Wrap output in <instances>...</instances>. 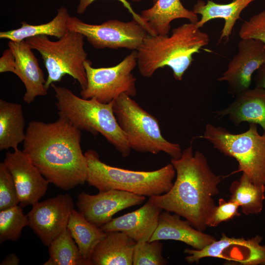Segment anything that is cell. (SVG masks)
Returning <instances> with one entry per match:
<instances>
[{"instance_id": "obj_23", "label": "cell", "mask_w": 265, "mask_h": 265, "mask_svg": "<svg viewBox=\"0 0 265 265\" xmlns=\"http://www.w3.org/2000/svg\"><path fill=\"white\" fill-rule=\"evenodd\" d=\"M22 106L0 100V150L18 149L26 137Z\"/></svg>"}, {"instance_id": "obj_37", "label": "cell", "mask_w": 265, "mask_h": 265, "mask_svg": "<svg viewBox=\"0 0 265 265\" xmlns=\"http://www.w3.org/2000/svg\"><path fill=\"white\" fill-rule=\"evenodd\" d=\"M131 0V1H132L133 2H140V1H142L143 0ZM151 0L153 1V0Z\"/></svg>"}, {"instance_id": "obj_27", "label": "cell", "mask_w": 265, "mask_h": 265, "mask_svg": "<svg viewBox=\"0 0 265 265\" xmlns=\"http://www.w3.org/2000/svg\"><path fill=\"white\" fill-rule=\"evenodd\" d=\"M48 252L50 258L44 265H92L81 255L68 228L52 241Z\"/></svg>"}, {"instance_id": "obj_33", "label": "cell", "mask_w": 265, "mask_h": 265, "mask_svg": "<svg viewBox=\"0 0 265 265\" xmlns=\"http://www.w3.org/2000/svg\"><path fill=\"white\" fill-rule=\"evenodd\" d=\"M79 4L77 8V13L81 15L83 14L87 8L96 0H77ZM120 2L131 14L133 19L138 22L147 30L149 34L154 35L153 32L143 21L140 14H137L132 8L131 4L127 0H117Z\"/></svg>"}, {"instance_id": "obj_12", "label": "cell", "mask_w": 265, "mask_h": 265, "mask_svg": "<svg viewBox=\"0 0 265 265\" xmlns=\"http://www.w3.org/2000/svg\"><path fill=\"white\" fill-rule=\"evenodd\" d=\"M74 204L68 194H59L32 205L27 215L29 226L44 245L52 241L68 226Z\"/></svg>"}, {"instance_id": "obj_20", "label": "cell", "mask_w": 265, "mask_h": 265, "mask_svg": "<svg viewBox=\"0 0 265 265\" xmlns=\"http://www.w3.org/2000/svg\"><path fill=\"white\" fill-rule=\"evenodd\" d=\"M106 233L91 254L92 265H132L136 242L122 232Z\"/></svg>"}, {"instance_id": "obj_18", "label": "cell", "mask_w": 265, "mask_h": 265, "mask_svg": "<svg viewBox=\"0 0 265 265\" xmlns=\"http://www.w3.org/2000/svg\"><path fill=\"white\" fill-rule=\"evenodd\" d=\"M164 211L159 216L157 227L149 241L173 240L183 242L192 249L200 250L216 240L212 235L195 228L186 219Z\"/></svg>"}, {"instance_id": "obj_34", "label": "cell", "mask_w": 265, "mask_h": 265, "mask_svg": "<svg viewBox=\"0 0 265 265\" xmlns=\"http://www.w3.org/2000/svg\"><path fill=\"white\" fill-rule=\"evenodd\" d=\"M16 60L15 56L10 49L4 50L0 58V73L15 72Z\"/></svg>"}, {"instance_id": "obj_32", "label": "cell", "mask_w": 265, "mask_h": 265, "mask_svg": "<svg viewBox=\"0 0 265 265\" xmlns=\"http://www.w3.org/2000/svg\"><path fill=\"white\" fill-rule=\"evenodd\" d=\"M239 208L238 204L232 199L226 201L223 198L219 199L208 222V227H215L222 222L239 216Z\"/></svg>"}, {"instance_id": "obj_4", "label": "cell", "mask_w": 265, "mask_h": 265, "mask_svg": "<svg viewBox=\"0 0 265 265\" xmlns=\"http://www.w3.org/2000/svg\"><path fill=\"white\" fill-rule=\"evenodd\" d=\"M51 86L54 91L59 117L67 119L80 131L101 134L123 157L129 156L131 149L114 113L113 101L104 104L94 98L85 99L66 87L54 83Z\"/></svg>"}, {"instance_id": "obj_11", "label": "cell", "mask_w": 265, "mask_h": 265, "mask_svg": "<svg viewBox=\"0 0 265 265\" xmlns=\"http://www.w3.org/2000/svg\"><path fill=\"white\" fill-rule=\"evenodd\" d=\"M263 238L257 236L250 239L229 237L223 234L205 248L196 250L186 248L185 260L189 264H198L203 258H216L234 264L265 265V245H261Z\"/></svg>"}, {"instance_id": "obj_10", "label": "cell", "mask_w": 265, "mask_h": 265, "mask_svg": "<svg viewBox=\"0 0 265 265\" xmlns=\"http://www.w3.org/2000/svg\"><path fill=\"white\" fill-rule=\"evenodd\" d=\"M68 28L82 34L94 48L137 51L148 34L138 22L132 19L124 22L109 20L99 25L85 23L75 16H70Z\"/></svg>"}, {"instance_id": "obj_31", "label": "cell", "mask_w": 265, "mask_h": 265, "mask_svg": "<svg viewBox=\"0 0 265 265\" xmlns=\"http://www.w3.org/2000/svg\"><path fill=\"white\" fill-rule=\"evenodd\" d=\"M240 39H254L265 44V10L252 16L241 25L238 32Z\"/></svg>"}, {"instance_id": "obj_35", "label": "cell", "mask_w": 265, "mask_h": 265, "mask_svg": "<svg viewBox=\"0 0 265 265\" xmlns=\"http://www.w3.org/2000/svg\"><path fill=\"white\" fill-rule=\"evenodd\" d=\"M255 82V86L265 90V62L256 71Z\"/></svg>"}, {"instance_id": "obj_22", "label": "cell", "mask_w": 265, "mask_h": 265, "mask_svg": "<svg viewBox=\"0 0 265 265\" xmlns=\"http://www.w3.org/2000/svg\"><path fill=\"white\" fill-rule=\"evenodd\" d=\"M255 0H233L229 3H217L211 0L205 2L199 0L194 5L192 11L201 18L196 23L201 28L211 20L220 18L224 20V24L221 31L219 42L227 41L232 33L237 21L240 18L241 12Z\"/></svg>"}, {"instance_id": "obj_8", "label": "cell", "mask_w": 265, "mask_h": 265, "mask_svg": "<svg viewBox=\"0 0 265 265\" xmlns=\"http://www.w3.org/2000/svg\"><path fill=\"white\" fill-rule=\"evenodd\" d=\"M84 36L69 31L57 41L41 35L25 40L32 50L41 55L48 72L45 86L48 90L52 84L61 80L69 75L80 84L81 90L87 85L84 63L87 53L84 48Z\"/></svg>"}, {"instance_id": "obj_14", "label": "cell", "mask_w": 265, "mask_h": 265, "mask_svg": "<svg viewBox=\"0 0 265 265\" xmlns=\"http://www.w3.org/2000/svg\"><path fill=\"white\" fill-rule=\"evenodd\" d=\"M145 199V196L116 189L99 191L96 195L82 192L78 195L77 206L89 222L101 227L119 212L141 205Z\"/></svg>"}, {"instance_id": "obj_38", "label": "cell", "mask_w": 265, "mask_h": 265, "mask_svg": "<svg viewBox=\"0 0 265 265\" xmlns=\"http://www.w3.org/2000/svg\"><path fill=\"white\" fill-rule=\"evenodd\" d=\"M157 0H153V2L154 3Z\"/></svg>"}, {"instance_id": "obj_5", "label": "cell", "mask_w": 265, "mask_h": 265, "mask_svg": "<svg viewBox=\"0 0 265 265\" xmlns=\"http://www.w3.org/2000/svg\"><path fill=\"white\" fill-rule=\"evenodd\" d=\"M84 154L88 164L86 182L99 191L116 189L150 197L168 192L176 176L171 163L153 171H134L103 162L94 150Z\"/></svg>"}, {"instance_id": "obj_24", "label": "cell", "mask_w": 265, "mask_h": 265, "mask_svg": "<svg viewBox=\"0 0 265 265\" xmlns=\"http://www.w3.org/2000/svg\"><path fill=\"white\" fill-rule=\"evenodd\" d=\"M70 17L67 8L62 6L57 9L55 16L50 22L35 25L23 21L18 28L0 32V38L14 42H20L41 35L54 36L59 39L69 31L68 22Z\"/></svg>"}, {"instance_id": "obj_29", "label": "cell", "mask_w": 265, "mask_h": 265, "mask_svg": "<svg viewBox=\"0 0 265 265\" xmlns=\"http://www.w3.org/2000/svg\"><path fill=\"white\" fill-rule=\"evenodd\" d=\"M163 244L160 240L136 242L134 248L132 265H165L167 261L162 254Z\"/></svg>"}, {"instance_id": "obj_28", "label": "cell", "mask_w": 265, "mask_h": 265, "mask_svg": "<svg viewBox=\"0 0 265 265\" xmlns=\"http://www.w3.org/2000/svg\"><path fill=\"white\" fill-rule=\"evenodd\" d=\"M28 226L27 215L20 205L0 211V243L18 240L23 229Z\"/></svg>"}, {"instance_id": "obj_3", "label": "cell", "mask_w": 265, "mask_h": 265, "mask_svg": "<svg viewBox=\"0 0 265 265\" xmlns=\"http://www.w3.org/2000/svg\"><path fill=\"white\" fill-rule=\"evenodd\" d=\"M209 35L196 23L184 24L170 35L148 34L136 51L137 66L144 77L151 78L159 69L169 67L174 78L181 80L193 61V56L209 43Z\"/></svg>"}, {"instance_id": "obj_25", "label": "cell", "mask_w": 265, "mask_h": 265, "mask_svg": "<svg viewBox=\"0 0 265 265\" xmlns=\"http://www.w3.org/2000/svg\"><path fill=\"white\" fill-rule=\"evenodd\" d=\"M230 199L236 202L245 215L260 213L265 199V185L253 183L244 173L230 187Z\"/></svg>"}, {"instance_id": "obj_13", "label": "cell", "mask_w": 265, "mask_h": 265, "mask_svg": "<svg viewBox=\"0 0 265 265\" xmlns=\"http://www.w3.org/2000/svg\"><path fill=\"white\" fill-rule=\"evenodd\" d=\"M238 50L226 70L217 79L228 84L229 93L237 95L250 88L252 75L265 62V44L254 39H241Z\"/></svg>"}, {"instance_id": "obj_17", "label": "cell", "mask_w": 265, "mask_h": 265, "mask_svg": "<svg viewBox=\"0 0 265 265\" xmlns=\"http://www.w3.org/2000/svg\"><path fill=\"white\" fill-rule=\"evenodd\" d=\"M8 47L15 57L14 74L21 80L25 87L24 101L30 104L37 96L46 95L48 93L45 86L46 80L32 49L25 40L20 42L9 41Z\"/></svg>"}, {"instance_id": "obj_19", "label": "cell", "mask_w": 265, "mask_h": 265, "mask_svg": "<svg viewBox=\"0 0 265 265\" xmlns=\"http://www.w3.org/2000/svg\"><path fill=\"white\" fill-rule=\"evenodd\" d=\"M216 114L219 117L227 116L236 125L243 122L260 125L265 132V90L255 86L244 90Z\"/></svg>"}, {"instance_id": "obj_30", "label": "cell", "mask_w": 265, "mask_h": 265, "mask_svg": "<svg viewBox=\"0 0 265 265\" xmlns=\"http://www.w3.org/2000/svg\"><path fill=\"white\" fill-rule=\"evenodd\" d=\"M19 204V200L11 174L4 163H0V211Z\"/></svg>"}, {"instance_id": "obj_21", "label": "cell", "mask_w": 265, "mask_h": 265, "mask_svg": "<svg viewBox=\"0 0 265 265\" xmlns=\"http://www.w3.org/2000/svg\"><path fill=\"white\" fill-rule=\"evenodd\" d=\"M140 15L154 35H169L170 23L176 19H185L194 23L199 21L197 15L185 7L180 0H157Z\"/></svg>"}, {"instance_id": "obj_26", "label": "cell", "mask_w": 265, "mask_h": 265, "mask_svg": "<svg viewBox=\"0 0 265 265\" xmlns=\"http://www.w3.org/2000/svg\"><path fill=\"white\" fill-rule=\"evenodd\" d=\"M67 228L83 258L91 261L94 249L105 237L106 233L89 222L79 211L75 209L71 214Z\"/></svg>"}, {"instance_id": "obj_6", "label": "cell", "mask_w": 265, "mask_h": 265, "mask_svg": "<svg viewBox=\"0 0 265 265\" xmlns=\"http://www.w3.org/2000/svg\"><path fill=\"white\" fill-rule=\"evenodd\" d=\"M114 113L131 150L157 155L163 152L177 159L182 154L181 145L163 136L158 120L142 108L127 94L112 102Z\"/></svg>"}, {"instance_id": "obj_9", "label": "cell", "mask_w": 265, "mask_h": 265, "mask_svg": "<svg viewBox=\"0 0 265 265\" xmlns=\"http://www.w3.org/2000/svg\"><path fill=\"white\" fill-rule=\"evenodd\" d=\"M136 66V51H132L121 62L111 67L94 68L89 60H86L87 85L81 90V97L94 98L101 103L107 104L124 93L135 96L136 79L132 71Z\"/></svg>"}, {"instance_id": "obj_15", "label": "cell", "mask_w": 265, "mask_h": 265, "mask_svg": "<svg viewBox=\"0 0 265 265\" xmlns=\"http://www.w3.org/2000/svg\"><path fill=\"white\" fill-rule=\"evenodd\" d=\"M3 163L12 175L20 205H33L46 194L50 183L23 151L6 154Z\"/></svg>"}, {"instance_id": "obj_16", "label": "cell", "mask_w": 265, "mask_h": 265, "mask_svg": "<svg viewBox=\"0 0 265 265\" xmlns=\"http://www.w3.org/2000/svg\"><path fill=\"white\" fill-rule=\"evenodd\" d=\"M162 210L148 199L138 209L112 218L100 228L105 232H122L136 242L149 241L157 227Z\"/></svg>"}, {"instance_id": "obj_7", "label": "cell", "mask_w": 265, "mask_h": 265, "mask_svg": "<svg viewBox=\"0 0 265 265\" xmlns=\"http://www.w3.org/2000/svg\"><path fill=\"white\" fill-rule=\"evenodd\" d=\"M199 137L211 142L225 156L236 159L238 168L233 173L242 172L255 184L265 185V132L260 134L257 124L249 123L247 131L234 134L208 124L203 135Z\"/></svg>"}, {"instance_id": "obj_36", "label": "cell", "mask_w": 265, "mask_h": 265, "mask_svg": "<svg viewBox=\"0 0 265 265\" xmlns=\"http://www.w3.org/2000/svg\"><path fill=\"white\" fill-rule=\"evenodd\" d=\"M20 259L15 253H11L5 256L0 265H18L19 264Z\"/></svg>"}, {"instance_id": "obj_2", "label": "cell", "mask_w": 265, "mask_h": 265, "mask_svg": "<svg viewBox=\"0 0 265 265\" xmlns=\"http://www.w3.org/2000/svg\"><path fill=\"white\" fill-rule=\"evenodd\" d=\"M171 163L176 171L172 186L166 193L149 199L204 232L216 206L213 197L219 193L221 177L212 171L204 154L193 152L192 145L179 159H171Z\"/></svg>"}, {"instance_id": "obj_1", "label": "cell", "mask_w": 265, "mask_h": 265, "mask_svg": "<svg viewBox=\"0 0 265 265\" xmlns=\"http://www.w3.org/2000/svg\"><path fill=\"white\" fill-rule=\"evenodd\" d=\"M80 131L67 119L29 122L23 152L50 183L68 190L83 185L88 164L81 147Z\"/></svg>"}]
</instances>
